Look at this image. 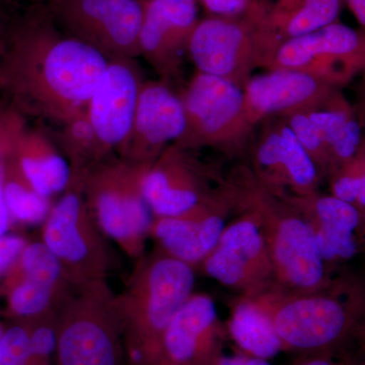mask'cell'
I'll return each mask as SVG.
<instances>
[{"instance_id":"cell-36","label":"cell","mask_w":365,"mask_h":365,"mask_svg":"<svg viewBox=\"0 0 365 365\" xmlns=\"http://www.w3.org/2000/svg\"><path fill=\"white\" fill-rule=\"evenodd\" d=\"M215 365H273L270 360L252 356L247 353L240 351L232 355L222 354Z\"/></svg>"},{"instance_id":"cell-32","label":"cell","mask_w":365,"mask_h":365,"mask_svg":"<svg viewBox=\"0 0 365 365\" xmlns=\"http://www.w3.org/2000/svg\"><path fill=\"white\" fill-rule=\"evenodd\" d=\"M26 244V240L19 235L0 237V278L11 272Z\"/></svg>"},{"instance_id":"cell-18","label":"cell","mask_w":365,"mask_h":365,"mask_svg":"<svg viewBox=\"0 0 365 365\" xmlns=\"http://www.w3.org/2000/svg\"><path fill=\"white\" fill-rule=\"evenodd\" d=\"M311 223L319 253L333 274L355 257L365 239V218L352 204L319 191L307 195L279 194Z\"/></svg>"},{"instance_id":"cell-30","label":"cell","mask_w":365,"mask_h":365,"mask_svg":"<svg viewBox=\"0 0 365 365\" xmlns=\"http://www.w3.org/2000/svg\"><path fill=\"white\" fill-rule=\"evenodd\" d=\"M26 323L29 325L28 365H55L57 350L56 311Z\"/></svg>"},{"instance_id":"cell-37","label":"cell","mask_w":365,"mask_h":365,"mask_svg":"<svg viewBox=\"0 0 365 365\" xmlns=\"http://www.w3.org/2000/svg\"><path fill=\"white\" fill-rule=\"evenodd\" d=\"M353 109L362 131H365V71L360 74L359 81L355 91V104L353 106Z\"/></svg>"},{"instance_id":"cell-7","label":"cell","mask_w":365,"mask_h":365,"mask_svg":"<svg viewBox=\"0 0 365 365\" xmlns=\"http://www.w3.org/2000/svg\"><path fill=\"white\" fill-rule=\"evenodd\" d=\"M55 365H124L123 323L108 281L69 284L56 307Z\"/></svg>"},{"instance_id":"cell-11","label":"cell","mask_w":365,"mask_h":365,"mask_svg":"<svg viewBox=\"0 0 365 365\" xmlns=\"http://www.w3.org/2000/svg\"><path fill=\"white\" fill-rule=\"evenodd\" d=\"M276 69L302 72L341 90L365 71V35L337 21L284 41L267 71Z\"/></svg>"},{"instance_id":"cell-43","label":"cell","mask_w":365,"mask_h":365,"mask_svg":"<svg viewBox=\"0 0 365 365\" xmlns=\"http://www.w3.org/2000/svg\"><path fill=\"white\" fill-rule=\"evenodd\" d=\"M354 365H365V359H357Z\"/></svg>"},{"instance_id":"cell-38","label":"cell","mask_w":365,"mask_h":365,"mask_svg":"<svg viewBox=\"0 0 365 365\" xmlns=\"http://www.w3.org/2000/svg\"><path fill=\"white\" fill-rule=\"evenodd\" d=\"M359 21L360 31L365 35V0H344Z\"/></svg>"},{"instance_id":"cell-6","label":"cell","mask_w":365,"mask_h":365,"mask_svg":"<svg viewBox=\"0 0 365 365\" xmlns=\"http://www.w3.org/2000/svg\"><path fill=\"white\" fill-rule=\"evenodd\" d=\"M271 2L257 0L240 16L199 21L187 49L198 71L244 88L255 71H267L282 43L269 20Z\"/></svg>"},{"instance_id":"cell-35","label":"cell","mask_w":365,"mask_h":365,"mask_svg":"<svg viewBox=\"0 0 365 365\" xmlns=\"http://www.w3.org/2000/svg\"><path fill=\"white\" fill-rule=\"evenodd\" d=\"M357 359L348 356H338L336 353H313L302 354V359L294 365H354Z\"/></svg>"},{"instance_id":"cell-8","label":"cell","mask_w":365,"mask_h":365,"mask_svg":"<svg viewBox=\"0 0 365 365\" xmlns=\"http://www.w3.org/2000/svg\"><path fill=\"white\" fill-rule=\"evenodd\" d=\"M43 242L56 257L69 284L108 281L122 269L121 258L71 180L43 223Z\"/></svg>"},{"instance_id":"cell-26","label":"cell","mask_w":365,"mask_h":365,"mask_svg":"<svg viewBox=\"0 0 365 365\" xmlns=\"http://www.w3.org/2000/svg\"><path fill=\"white\" fill-rule=\"evenodd\" d=\"M1 185L11 218L24 225L45 222L52 209L51 198L40 195L6 158H2Z\"/></svg>"},{"instance_id":"cell-22","label":"cell","mask_w":365,"mask_h":365,"mask_svg":"<svg viewBox=\"0 0 365 365\" xmlns=\"http://www.w3.org/2000/svg\"><path fill=\"white\" fill-rule=\"evenodd\" d=\"M2 158L11 160L40 195L51 198L68 188L71 163L44 135L24 128L20 120L1 146Z\"/></svg>"},{"instance_id":"cell-17","label":"cell","mask_w":365,"mask_h":365,"mask_svg":"<svg viewBox=\"0 0 365 365\" xmlns=\"http://www.w3.org/2000/svg\"><path fill=\"white\" fill-rule=\"evenodd\" d=\"M185 123L180 96L163 83H144L131 130L118 153L129 162L153 163L181 137Z\"/></svg>"},{"instance_id":"cell-41","label":"cell","mask_w":365,"mask_h":365,"mask_svg":"<svg viewBox=\"0 0 365 365\" xmlns=\"http://www.w3.org/2000/svg\"><path fill=\"white\" fill-rule=\"evenodd\" d=\"M4 330H6V329L0 324V344H1L2 337H4Z\"/></svg>"},{"instance_id":"cell-21","label":"cell","mask_w":365,"mask_h":365,"mask_svg":"<svg viewBox=\"0 0 365 365\" xmlns=\"http://www.w3.org/2000/svg\"><path fill=\"white\" fill-rule=\"evenodd\" d=\"M232 212L230 200L182 215L155 217L150 237L163 253L194 269L200 267L220 242Z\"/></svg>"},{"instance_id":"cell-2","label":"cell","mask_w":365,"mask_h":365,"mask_svg":"<svg viewBox=\"0 0 365 365\" xmlns=\"http://www.w3.org/2000/svg\"><path fill=\"white\" fill-rule=\"evenodd\" d=\"M232 212L253 215L265 240L276 288L287 294H312L333 287L311 223L284 197L262 184L249 165L234 168L225 177Z\"/></svg>"},{"instance_id":"cell-15","label":"cell","mask_w":365,"mask_h":365,"mask_svg":"<svg viewBox=\"0 0 365 365\" xmlns=\"http://www.w3.org/2000/svg\"><path fill=\"white\" fill-rule=\"evenodd\" d=\"M225 337L215 300L194 292L163 334L157 365H215Z\"/></svg>"},{"instance_id":"cell-28","label":"cell","mask_w":365,"mask_h":365,"mask_svg":"<svg viewBox=\"0 0 365 365\" xmlns=\"http://www.w3.org/2000/svg\"><path fill=\"white\" fill-rule=\"evenodd\" d=\"M327 181L331 195L352 204L365 218V135L354 157Z\"/></svg>"},{"instance_id":"cell-39","label":"cell","mask_w":365,"mask_h":365,"mask_svg":"<svg viewBox=\"0 0 365 365\" xmlns=\"http://www.w3.org/2000/svg\"><path fill=\"white\" fill-rule=\"evenodd\" d=\"M11 220V215H9V210H7L6 201L4 198V192L1 189V191H0V237L6 235Z\"/></svg>"},{"instance_id":"cell-31","label":"cell","mask_w":365,"mask_h":365,"mask_svg":"<svg viewBox=\"0 0 365 365\" xmlns=\"http://www.w3.org/2000/svg\"><path fill=\"white\" fill-rule=\"evenodd\" d=\"M28 323L6 328L0 344V365H28Z\"/></svg>"},{"instance_id":"cell-10","label":"cell","mask_w":365,"mask_h":365,"mask_svg":"<svg viewBox=\"0 0 365 365\" xmlns=\"http://www.w3.org/2000/svg\"><path fill=\"white\" fill-rule=\"evenodd\" d=\"M170 144L143 180V194L155 217L178 216L230 201L225 177L193 155Z\"/></svg>"},{"instance_id":"cell-34","label":"cell","mask_w":365,"mask_h":365,"mask_svg":"<svg viewBox=\"0 0 365 365\" xmlns=\"http://www.w3.org/2000/svg\"><path fill=\"white\" fill-rule=\"evenodd\" d=\"M357 318L351 332L350 342L356 347L357 359H365V279L359 277Z\"/></svg>"},{"instance_id":"cell-33","label":"cell","mask_w":365,"mask_h":365,"mask_svg":"<svg viewBox=\"0 0 365 365\" xmlns=\"http://www.w3.org/2000/svg\"><path fill=\"white\" fill-rule=\"evenodd\" d=\"M209 16H237L248 11L257 0H198Z\"/></svg>"},{"instance_id":"cell-4","label":"cell","mask_w":365,"mask_h":365,"mask_svg":"<svg viewBox=\"0 0 365 365\" xmlns=\"http://www.w3.org/2000/svg\"><path fill=\"white\" fill-rule=\"evenodd\" d=\"M359 275L342 274L312 294L273 289L254 297L272 319L284 351L336 353L350 342L357 318Z\"/></svg>"},{"instance_id":"cell-1","label":"cell","mask_w":365,"mask_h":365,"mask_svg":"<svg viewBox=\"0 0 365 365\" xmlns=\"http://www.w3.org/2000/svg\"><path fill=\"white\" fill-rule=\"evenodd\" d=\"M108 63L95 48L41 21L14 41L2 76L35 111L64 125L86 112Z\"/></svg>"},{"instance_id":"cell-14","label":"cell","mask_w":365,"mask_h":365,"mask_svg":"<svg viewBox=\"0 0 365 365\" xmlns=\"http://www.w3.org/2000/svg\"><path fill=\"white\" fill-rule=\"evenodd\" d=\"M264 127L255 144L251 168L257 179L276 194L307 195L319 191L316 163L280 118Z\"/></svg>"},{"instance_id":"cell-29","label":"cell","mask_w":365,"mask_h":365,"mask_svg":"<svg viewBox=\"0 0 365 365\" xmlns=\"http://www.w3.org/2000/svg\"><path fill=\"white\" fill-rule=\"evenodd\" d=\"M289 126L309 157L316 163L322 180H328L331 174L330 158L325 139L306 112H295L277 117Z\"/></svg>"},{"instance_id":"cell-23","label":"cell","mask_w":365,"mask_h":365,"mask_svg":"<svg viewBox=\"0 0 365 365\" xmlns=\"http://www.w3.org/2000/svg\"><path fill=\"white\" fill-rule=\"evenodd\" d=\"M227 333L241 351L270 360L284 351L272 319L253 299L235 297L230 304Z\"/></svg>"},{"instance_id":"cell-13","label":"cell","mask_w":365,"mask_h":365,"mask_svg":"<svg viewBox=\"0 0 365 365\" xmlns=\"http://www.w3.org/2000/svg\"><path fill=\"white\" fill-rule=\"evenodd\" d=\"M220 242L203 262V272L237 297H254L275 289V272L265 240L250 213L235 211Z\"/></svg>"},{"instance_id":"cell-16","label":"cell","mask_w":365,"mask_h":365,"mask_svg":"<svg viewBox=\"0 0 365 365\" xmlns=\"http://www.w3.org/2000/svg\"><path fill=\"white\" fill-rule=\"evenodd\" d=\"M144 83L135 60L109 59L86 110L98 143L108 155L119 150L128 136Z\"/></svg>"},{"instance_id":"cell-25","label":"cell","mask_w":365,"mask_h":365,"mask_svg":"<svg viewBox=\"0 0 365 365\" xmlns=\"http://www.w3.org/2000/svg\"><path fill=\"white\" fill-rule=\"evenodd\" d=\"M7 306L24 322L35 321L54 313L69 284L53 285L11 269L7 274Z\"/></svg>"},{"instance_id":"cell-40","label":"cell","mask_w":365,"mask_h":365,"mask_svg":"<svg viewBox=\"0 0 365 365\" xmlns=\"http://www.w3.org/2000/svg\"><path fill=\"white\" fill-rule=\"evenodd\" d=\"M359 256L362 257V259H364L365 264V239L364 241L362 242L361 247H360Z\"/></svg>"},{"instance_id":"cell-19","label":"cell","mask_w":365,"mask_h":365,"mask_svg":"<svg viewBox=\"0 0 365 365\" xmlns=\"http://www.w3.org/2000/svg\"><path fill=\"white\" fill-rule=\"evenodd\" d=\"M340 88L294 71L276 69L252 76L244 86V114L250 133L268 118L319 107Z\"/></svg>"},{"instance_id":"cell-27","label":"cell","mask_w":365,"mask_h":365,"mask_svg":"<svg viewBox=\"0 0 365 365\" xmlns=\"http://www.w3.org/2000/svg\"><path fill=\"white\" fill-rule=\"evenodd\" d=\"M59 141L62 153L71 163L72 173L81 172L110 157L103 150L91 126L88 113H83L62 125Z\"/></svg>"},{"instance_id":"cell-9","label":"cell","mask_w":365,"mask_h":365,"mask_svg":"<svg viewBox=\"0 0 365 365\" xmlns=\"http://www.w3.org/2000/svg\"><path fill=\"white\" fill-rule=\"evenodd\" d=\"M180 98L186 123L173 144L182 150L211 148L237 155L251 134L245 121L242 88L198 71Z\"/></svg>"},{"instance_id":"cell-12","label":"cell","mask_w":365,"mask_h":365,"mask_svg":"<svg viewBox=\"0 0 365 365\" xmlns=\"http://www.w3.org/2000/svg\"><path fill=\"white\" fill-rule=\"evenodd\" d=\"M55 20L108 59L140 56L141 0H52Z\"/></svg>"},{"instance_id":"cell-20","label":"cell","mask_w":365,"mask_h":365,"mask_svg":"<svg viewBox=\"0 0 365 365\" xmlns=\"http://www.w3.org/2000/svg\"><path fill=\"white\" fill-rule=\"evenodd\" d=\"M198 0H141L143 24L139 34L140 56L160 74L179 73L182 55L198 24Z\"/></svg>"},{"instance_id":"cell-5","label":"cell","mask_w":365,"mask_h":365,"mask_svg":"<svg viewBox=\"0 0 365 365\" xmlns=\"http://www.w3.org/2000/svg\"><path fill=\"white\" fill-rule=\"evenodd\" d=\"M150 165L108 157L72 173L98 227L122 253L136 261L145 255L155 218L143 194Z\"/></svg>"},{"instance_id":"cell-3","label":"cell","mask_w":365,"mask_h":365,"mask_svg":"<svg viewBox=\"0 0 365 365\" xmlns=\"http://www.w3.org/2000/svg\"><path fill=\"white\" fill-rule=\"evenodd\" d=\"M195 282V269L160 249L137 260L118 294L127 365H157L163 334Z\"/></svg>"},{"instance_id":"cell-24","label":"cell","mask_w":365,"mask_h":365,"mask_svg":"<svg viewBox=\"0 0 365 365\" xmlns=\"http://www.w3.org/2000/svg\"><path fill=\"white\" fill-rule=\"evenodd\" d=\"M344 0H275L269 20L282 42L337 23Z\"/></svg>"},{"instance_id":"cell-42","label":"cell","mask_w":365,"mask_h":365,"mask_svg":"<svg viewBox=\"0 0 365 365\" xmlns=\"http://www.w3.org/2000/svg\"><path fill=\"white\" fill-rule=\"evenodd\" d=\"M1 175H2V155H1V150H0V182H1Z\"/></svg>"}]
</instances>
